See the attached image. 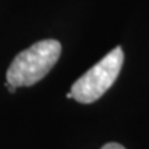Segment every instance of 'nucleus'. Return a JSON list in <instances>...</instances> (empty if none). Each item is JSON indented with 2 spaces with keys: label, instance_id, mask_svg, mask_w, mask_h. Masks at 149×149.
Segmentation results:
<instances>
[{
  "label": "nucleus",
  "instance_id": "4",
  "mask_svg": "<svg viewBox=\"0 0 149 149\" xmlns=\"http://www.w3.org/2000/svg\"><path fill=\"white\" fill-rule=\"evenodd\" d=\"M66 98H73V97H72V93H70V91L68 93V94H66Z\"/></svg>",
  "mask_w": 149,
  "mask_h": 149
},
{
  "label": "nucleus",
  "instance_id": "3",
  "mask_svg": "<svg viewBox=\"0 0 149 149\" xmlns=\"http://www.w3.org/2000/svg\"><path fill=\"white\" fill-rule=\"evenodd\" d=\"M101 149H126L123 145L117 144V142H109V144H105Z\"/></svg>",
  "mask_w": 149,
  "mask_h": 149
},
{
  "label": "nucleus",
  "instance_id": "1",
  "mask_svg": "<svg viewBox=\"0 0 149 149\" xmlns=\"http://www.w3.org/2000/svg\"><path fill=\"white\" fill-rule=\"evenodd\" d=\"M61 50V43L54 39L32 44L13 59L6 74L7 83L17 88L36 84L57 64Z\"/></svg>",
  "mask_w": 149,
  "mask_h": 149
},
{
  "label": "nucleus",
  "instance_id": "2",
  "mask_svg": "<svg viewBox=\"0 0 149 149\" xmlns=\"http://www.w3.org/2000/svg\"><path fill=\"white\" fill-rule=\"evenodd\" d=\"M123 61L124 54L122 47H115L72 84V97L80 104H93L100 100L116 81Z\"/></svg>",
  "mask_w": 149,
  "mask_h": 149
}]
</instances>
